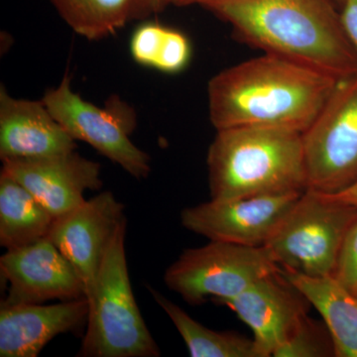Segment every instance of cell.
<instances>
[{
	"label": "cell",
	"mask_w": 357,
	"mask_h": 357,
	"mask_svg": "<svg viewBox=\"0 0 357 357\" xmlns=\"http://www.w3.org/2000/svg\"><path fill=\"white\" fill-rule=\"evenodd\" d=\"M338 81L307 66L263 53L211 77L210 121L217 130L255 126L303 133Z\"/></svg>",
	"instance_id": "cell-1"
},
{
	"label": "cell",
	"mask_w": 357,
	"mask_h": 357,
	"mask_svg": "<svg viewBox=\"0 0 357 357\" xmlns=\"http://www.w3.org/2000/svg\"><path fill=\"white\" fill-rule=\"evenodd\" d=\"M236 38L335 79L357 75V50L335 0H204Z\"/></svg>",
	"instance_id": "cell-2"
},
{
	"label": "cell",
	"mask_w": 357,
	"mask_h": 357,
	"mask_svg": "<svg viewBox=\"0 0 357 357\" xmlns=\"http://www.w3.org/2000/svg\"><path fill=\"white\" fill-rule=\"evenodd\" d=\"M206 164L215 201L304 192L307 188L302 133L287 129L217 130Z\"/></svg>",
	"instance_id": "cell-3"
},
{
	"label": "cell",
	"mask_w": 357,
	"mask_h": 357,
	"mask_svg": "<svg viewBox=\"0 0 357 357\" xmlns=\"http://www.w3.org/2000/svg\"><path fill=\"white\" fill-rule=\"evenodd\" d=\"M126 222L115 234L86 296L89 316L77 356L158 357L131 287L126 252Z\"/></svg>",
	"instance_id": "cell-4"
},
{
	"label": "cell",
	"mask_w": 357,
	"mask_h": 357,
	"mask_svg": "<svg viewBox=\"0 0 357 357\" xmlns=\"http://www.w3.org/2000/svg\"><path fill=\"white\" fill-rule=\"evenodd\" d=\"M356 218V206L306 190L264 246L282 269L332 277L345 234Z\"/></svg>",
	"instance_id": "cell-5"
},
{
	"label": "cell",
	"mask_w": 357,
	"mask_h": 357,
	"mask_svg": "<svg viewBox=\"0 0 357 357\" xmlns=\"http://www.w3.org/2000/svg\"><path fill=\"white\" fill-rule=\"evenodd\" d=\"M280 267L265 246L211 241L183 251L164 274L167 287L188 304L199 306L211 298L220 304L243 292Z\"/></svg>",
	"instance_id": "cell-6"
},
{
	"label": "cell",
	"mask_w": 357,
	"mask_h": 357,
	"mask_svg": "<svg viewBox=\"0 0 357 357\" xmlns=\"http://www.w3.org/2000/svg\"><path fill=\"white\" fill-rule=\"evenodd\" d=\"M42 100L75 140L88 143L133 178H148L151 158L130 139L137 121L128 103L117 96L110 98L105 107L86 102L73 91L69 75L48 89Z\"/></svg>",
	"instance_id": "cell-7"
},
{
	"label": "cell",
	"mask_w": 357,
	"mask_h": 357,
	"mask_svg": "<svg viewBox=\"0 0 357 357\" xmlns=\"http://www.w3.org/2000/svg\"><path fill=\"white\" fill-rule=\"evenodd\" d=\"M302 139L307 190L333 195L357 182V75L337 82Z\"/></svg>",
	"instance_id": "cell-8"
},
{
	"label": "cell",
	"mask_w": 357,
	"mask_h": 357,
	"mask_svg": "<svg viewBox=\"0 0 357 357\" xmlns=\"http://www.w3.org/2000/svg\"><path fill=\"white\" fill-rule=\"evenodd\" d=\"M303 192L215 201L185 208L181 223L211 241L264 246Z\"/></svg>",
	"instance_id": "cell-9"
},
{
	"label": "cell",
	"mask_w": 357,
	"mask_h": 357,
	"mask_svg": "<svg viewBox=\"0 0 357 357\" xmlns=\"http://www.w3.org/2000/svg\"><path fill=\"white\" fill-rule=\"evenodd\" d=\"M126 222L124 204L109 191L54 220L47 238L77 270L86 286V297L117 230Z\"/></svg>",
	"instance_id": "cell-10"
},
{
	"label": "cell",
	"mask_w": 357,
	"mask_h": 357,
	"mask_svg": "<svg viewBox=\"0 0 357 357\" xmlns=\"http://www.w3.org/2000/svg\"><path fill=\"white\" fill-rule=\"evenodd\" d=\"M0 274L8 285L1 304H44L86 297V286L77 270L47 237L6 250L0 258Z\"/></svg>",
	"instance_id": "cell-11"
},
{
	"label": "cell",
	"mask_w": 357,
	"mask_h": 357,
	"mask_svg": "<svg viewBox=\"0 0 357 357\" xmlns=\"http://www.w3.org/2000/svg\"><path fill=\"white\" fill-rule=\"evenodd\" d=\"M227 306L251 328L263 357L275 351L290 337L307 314L309 301L282 274L268 275L231 299Z\"/></svg>",
	"instance_id": "cell-12"
},
{
	"label": "cell",
	"mask_w": 357,
	"mask_h": 357,
	"mask_svg": "<svg viewBox=\"0 0 357 357\" xmlns=\"http://www.w3.org/2000/svg\"><path fill=\"white\" fill-rule=\"evenodd\" d=\"M1 171L20 183L54 218L83 204L84 192L102 189V166L76 151L41 159L2 162Z\"/></svg>",
	"instance_id": "cell-13"
},
{
	"label": "cell",
	"mask_w": 357,
	"mask_h": 357,
	"mask_svg": "<svg viewBox=\"0 0 357 357\" xmlns=\"http://www.w3.org/2000/svg\"><path fill=\"white\" fill-rule=\"evenodd\" d=\"M76 140L43 100L13 98L0 89V159L47 158L76 151Z\"/></svg>",
	"instance_id": "cell-14"
},
{
	"label": "cell",
	"mask_w": 357,
	"mask_h": 357,
	"mask_svg": "<svg viewBox=\"0 0 357 357\" xmlns=\"http://www.w3.org/2000/svg\"><path fill=\"white\" fill-rule=\"evenodd\" d=\"M89 301H62L58 304H1L0 357H37L59 335L86 324Z\"/></svg>",
	"instance_id": "cell-15"
},
{
	"label": "cell",
	"mask_w": 357,
	"mask_h": 357,
	"mask_svg": "<svg viewBox=\"0 0 357 357\" xmlns=\"http://www.w3.org/2000/svg\"><path fill=\"white\" fill-rule=\"evenodd\" d=\"M282 274L321 314L332 337L335 356L357 357V297L333 277L306 276L282 269Z\"/></svg>",
	"instance_id": "cell-16"
},
{
	"label": "cell",
	"mask_w": 357,
	"mask_h": 357,
	"mask_svg": "<svg viewBox=\"0 0 357 357\" xmlns=\"http://www.w3.org/2000/svg\"><path fill=\"white\" fill-rule=\"evenodd\" d=\"M55 218L10 176L0 174V245L23 248L48 236Z\"/></svg>",
	"instance_id": "cell-17"
},
{
	"label": "cell",
	"mask_w": 357,
	"mask_h": 357,
	"mask_svg": "<svg viewBox=\"0 0 357 357\" xmlns=\"http://www.w3.org/2000/svg\"><path fill=\"white\" fill-rule=\"evenodd\" d=\"M155 302L166 312L184 340L192 357H263L255 340L234 332H218L206 328L177 304L148 287Z\"/></svg>",
	"instance_id": "cell-18"
},
{
	"label": "cell",
	"mask_w": 357,
	"mask_h": 357,
	"mask_svg": "<svg viewBox=\"0 0 357 357\" xmlns=\"http://www.w3.org/2000/svg\"><path fill=\"white\" fill-rule=\"evenodd\" d=\"M59 15L79 36L107 38L140 20L137 0H50Z\"/></svg>",
	"instance_id": "cell-19"
},
{
	"label": "cell",
	"mask_w": 357,
	"mask_h": 357,
	"mask_svg": "<svg viewBox=\"0 0 357 357\" xmlns=\"http://www.w3.org/2000/svg\"><path fill=\"white\" fill-rule=\"evenodd\" d=\"M274 357L335 356L331 333L324 325L306 316L285 342L275 351Z\"/></svg>",
	"instance_id": "cell-20"
},
{
	"label": "cell",
	"mask_w": 357,
	"mask_h": 357,
	"mask_svg": "<svg viewBox=\"0 0 357 357\" xmlns=\"http://www.w3.org/2000/svg\"><path fill=\"white\" fill-rule=\"evenodd\" d=\"M167 28L157 22H146L136 28L130 39V53L137 64L155 69Z\"/></svg>",
	"instance_id": "cell-21"
},
{
	"label": "cell",
	"mask_w": 357,
	"mask_h": 357,
	"mask_svg": "<svg viewBox=\"0 0 357 357\" xmlns=\"http://www.w3.org/2000/svg\"><path fill=\"white\" fill-rule=\"evenodd\" d=\"M191 57L192 46L188 37L168 27L155 70L169 75L178 74L187 68Z\"/></svg>",
	"instance_id": "cell-22"
},
{
	"label": "cell",
	"mask_w": 357,
	"mask_h": 357,
	"mask_svg": "<svg viewBox=\"0 0 357 357\" xmlns=\"http://www.w3.org/2000/svg\"><path fill=\"white\" fill-rule=\"evenodd\" d=\"M332 277L357 297V218L345 234Z\"/></svg>",
	"instance_id": "cell-23"
},
{
	"label": "cell",
	"mask_w": 357,
	"mask_h": 357,
	"mask_svg": "<svg viewBox=\"0 0 357 357\" xmlns=\"http://www.w3.org/2000/svg\"><path fill=\"white\" fill-rule=\"evenodd\" d=\"M340 13L345 34L357 50V0H344Z\"/></svg>",
	"instance_id": "cell-24"
},
{
	"label": "cell",
	"mask_w": 357,
	"mask_h": 357,
	"mask_svg": "<svg viewBox=\"0 0 357 357\" xmlns=\"http://www.w3.org/2000/svg\"><path fill=\"white\" fill-rule=\"evenodd\" d=\"M172 2L173 0H137L140 20L162 13L167 7L172 6Z\"/></svg>",
	"instance_id": "cell-25"
},
{
	"label": "cell",
	"mask_w": 357,
	"mask_h": 357,
	"mask_svg": "<svg viewBox=\"0 0 357 357\" xmlns=\"http://www.w3.org/2000/svg\"><path fill=\"white\" fill-rule=\"evenodd\" d=\"M326 196L340 202V203L349 204V206H356L357 208V182L347 188V189L344 190V191L337 192V194L326 195Z\"/></svg>",
	"instance_id": "cell-26"
},
{
	"label": "cell",
	"mask_w": 357,
	"mask_h": 357,
	"mask_svg": "<svg viewBox=\"0 0 357 357\" xmlns=\"http://www.w3.org/2000/svg\"><path fill=\"white\" fill-rule=\"evenodd\" d=\"M204 0H173L172 6L185 7L191 6H199Z\"/></svg>",
	"instance_id": "cell-27"
},
{
	"label": "cell",
	"mask_w": 357,
	"mask_h": 357,
	"mask_svg": "<svg viewBox=\"0 0 357 357\" xmlns=\"http://www.w3.org/2000/svg\"><path fill=\"white\" fill-rule=\"evenodd\" d=\"M335 1L337 2L338 7H340L344 3V0H335Z\"/></svg>",
	"instance_id": "cell-28"
}]
</instances>
